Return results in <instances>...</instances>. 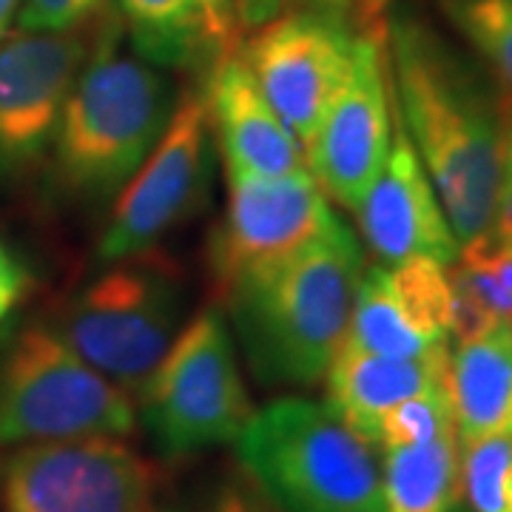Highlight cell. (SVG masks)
Masks as SVG:
<instances>
[{
    "instance_id": "1",
    "label": "cell",
    "mask_w": 512,
    "mask_h": 512,
    "mask_svg": "<svg viewBox=\"0 0 512 512\" xmlns=\"http://www.w3.org/2000/svg\"><path fill=\"white\" fill-rule=\"evenodd\" d=\"M390 97L458 245L495 225L507 106L504 97L424 20L384 23Z\"/></svg>"
},
{
    "instance_id": "2",
    "label": "cell",
    "mask_w": 512,
    "mask_h": 512,
    "mask_svg": "<svg viewBox=\"0 0 512 512\" xmlns=\"http://www.w3.org/2000/svg\"><path fill=\"white\" fill-rule=\"evenodd\" d=\"M362 274V248L336 220L299 254L228 288L239 345L259 382L308 387L328 373L348 342Z\"/></svg>"
},
{
    "instance_id": "3",
    "label": "cell",
    "mask_w": 512,
    "mask_h": 512,
    "mask_svg": "<svg viewBox=\"0 0 512 512\" xmlns=\"http://www.w3.org/2000/svg\"><path fill=\"white\" fill-rule=\"evenodd\" d=\"M123 23L100 29L55 131L60 183L77 197L109 200L123 191L174 117V86L157 66L120 49Z\"/></svg>"
},
{
    "instance_id": "4",
    "label": "cell",
    "mask_w": 512,
    "mask_h": 512,
    "mask_svg": "<svg viewBox=\"0 0 512 512\" xmlns=\"http://www.w3.org/2000/svg\"><path fill=\"white\" fill-rule=\"evenodd\" d=\"M237 456L285 512H387L379 447L328 404L279 399L239 433Z\"/></svg>"
},
{
    "instance_id": "5",
    "label": "cell",
    "mask_w": 512,
    "mask_h": 512,
    "mask_svg": "<svg viewBox=\"0 0 512 512\" xmlns=\"http://www.w3.org/2000/svg\"><path fill=\"white\" fill-rule=\"evenodd\" d=\"M134 430L126 390L86 365L55 330L26 328L0 365V447L123 439Z\"/></svg>"
},
{
    "instance_id": "6",
    "label": "cell",
    "mask_w": 512,
    "mask_h": 512,
    "mask_svg": "<svg viewBox=\"0 0 512 512\" xmlns=\"http://www.w3.org/2000/svg\"><path fill=\"white\" fill-rule=\"evenodd\" d=\"M180 316L177 279L126 259L74 296L55 333L120 390L143 393L177 339Z\"/></svg>"
},
{
    "instance_id": "7",
    "label": "cell",
    "mask_w": 512,
    "mask_h": 512,
    "mask_svg": "<svg viewBox=\"0 0 512 512\" xmlns=\"http://www.w3.org/2000/svg\"><path fill=\"white\" fill-rule=\"evenodd\" d=\"M143 421L165 456L237 441L254 416L220 311H202L174 339L140 393Z\"/></svg>"
},
{
    "instance_id": "8",
    "label": "cell",
    "mask_w": 512,
    "mask_h": 512,
    "mask_svg": "<svg viewBox=\"0 0 512 512\" xmlns=\"http://www.w3.org/2000/svg\"><path fill=\"white\" fill-rule=\"evenodd\" d=\"M362 23H353L342 12L322 9L288 12L256 26L239 52L259 92L302 143L305 154L348 74Z\"/></svg>"
},
{
    "instance_id": "9",
    "label": "cell",
    "mask_w": 512,
    "mask_h": 512,
    "mask_svg": "<svg viewBox=\"0 0 512 512\" xmlns=\"http://www.w3.org/2000/svg\"><path fill=\"white\" fill-rule=\"evenodd\" d=\"M0 512H154V470L111 436L20 447Z\"/></svg>"
},
{
    "instance_id": "10",
    "label": "cell",
    "mask_w": 512,
    "mask_h": 512,
    "mask_svg": "<svg viewBox=\"0 0 512 512\" xmlns=\"http://www.w3.org/2000/svg\"><path fill=\"white\" fill-rule=\"evenodd\" d=\"M211 171V111L208 92L185 94L160 143L120 191L97 256L126 262L188 220L205 197Z\"/></svg>"
},
{
    "instance_id": "11",
    "label": "cell",
    "mask_w": 512,
    "mask_h": 512,
    "mask_svg": "<svg viewBox=\"0 0 512 512\" xmlns=\"http://www.w3.org/2000/svg\"><path fill=\"white\" fill-rule=\"evenodd\" d=\"M390 126L384 26L379 18H370L356 35L348 74L308 148V168L322 194L353 211L387 160L393 140Z\"/></svg>"
},
{
    "instance_id": "12",
    "label": "cell",
    "mask_w": 512,
    "mask_h": 512,
    "mask_svg": "<svg viewBox=\"0 0 512 512\" xmlns=\"http://www.w3.org/2000/svg\"><path fill=\"white\" fill-rule=\"evenodd\" d=\"M336 220L313 174L228 177V208L211 242V265L231 288L242 276L299 254Z\"/></svg>"
},
{
    "instance_id": "13",
    "label": "cell",
    "mask_w": 512,
    "mask_h": 512,
    "mask_svg": "<svg viewBox=\"0 0 512 512\" xmlns=\"http://www.w3.org/2000/svg\"><path fill=\"white\" fill-rule=\"evenodd\" d=\"M86 57V37L77 32L18 29L0 40V180L35 165L55 140Z\"/></svg>"
},
{
    "instance_id": "14",
    "label": "cell",
    "mask_w": 512,
    "mask_h": 512,
    "mask_svg": "<svg viewBox=\"0 0 512 512\" xmlns=\"http://www.w3.org/2000/svg\"><path fill=\"white\" fill-rule=\"evenodd\" d=\"M393 140L379 177L359 200L356 222L359 231L387 268L410 259H433L453 265L458 239L441 208L439 194L430 183L416 148L393 109Z\"/></svg>"
},
{
    "instance_id": "15",
    "label": "cell",
    "mask_w": 512,
    "mask_h": 512,
    "mask_svg": "<svg viewBox=\"0 0 512 512\" xmlns=\"http://www.w3.org/2000/svg\"><path fill=\"white\" fill-rule=\"evenodd\" d=\"M205 92L228 177L285 180L311 174L305 148L259 92L239 52L214 63Z\"/></svg>"
},
{
    "instance_id": "16",
    "label": "cell",
    "mask_w": 512,
    "mask_h": 512,
    "mask_svg": "<svg viewBox=\"0 0 512 512\" xmlns=\"http://www.w3.org/2000/svg\"><path fill=\"white\" fill-rule=\"evenodd\" d=\"M450 345L416 359H393L342 345L328 367V407L359 436L376 444L382 419L407 399L447 384Z\"/></svg>"
},
{
    "instance_id": "17",
    "label": "cell",
    "mask_w": 512,
    "mask_h": 512,
    "mask_svg": "<svg viewBox=\"0 0 512 512\" xmlns=\"http://www.w3.org/2000/svg\"><path fill=\"white\" fill-rule=\"evenodd\" d=\"M447 390L458 444L512 436V325H495L450 350Z\"/></svg>"
},
{
    "instance_id": "18",
    "label": "cell",
    "mask_w": 512,
    "mask_h": 512,
    "mask_svg": "<svg viewBox=\"0 0 512 512\" xmlns=\"http://www.w3.org/2000/svg\"><path fill=\"white\" fill-rule=\"evenodd\" d=\"M453 288L450 336L476 339L495 325H512V239L490 228L461 242L453 265H447Z\"/></svg>"
},
{
    "instance_id": "19",
    "label": "cell",
    "mask_w": 512,
    "mask_h": 512,
    "mask_svg": "<svg viewBox=\"0 0 512 512\" xmlns=\"http://www.w3.org/2000/svg\"><path fill=\"white\" fill-rule=\"evenodd\" d=\"M382 490L387 512L453 510L461 495L458 433L410 447H384Z\"/></svg>"
},
{
    "instance_id": "20",
    "label": "cell",
    "mask_w": 512,
    "mask_h": 512,
    "mask_svg": "<svg viewBox=\"0 0 512 512\" xmlns=\"http://www.w3.org/2000/svg\"><path fill=\"white\" fill-rule=\"evenodd\" d=\"M120 23L137 57L157 69H188L217 57L194 0H120Z\"/></svg>"
},
{
    "instance_id": "21",
    "label": "cell",
    "mask_w": 512,
    "mask_h": 512,
    "mask_svg": "<svg viewBox=\"0 0 512 512\" xmlns=\"http://www.w3.org/2000/svg\"><path fill=\"white\" fill-rule=\"evenodd\" d=\"M348 345L393 359H416L447 342L430 339L404 311L399 296L390 288L387 268L376 265L362 274L353 316H350Z\"/></svg>"
},
{
    "instance_id": "22",
    "label": "cell",
    "mask_w": 512,
    "mask_h": 512,
    "mask_svg": "<svg viewBox=\"0 0 512 512\" xmlns=\"http://www.w3.org/2000/svg\"><path fill=\"white\" fill-rule=\"evenodd\" d=\"M441 9L512 100V0H441Z\"/></svg>"
},
{
    "instance_id": "23",
    "label": "cell",
    "mask_w": 512,
    "mask_h": 512,
    "mask_svg": "<svg viewBox=\"0 0 512 512\" xmlns=\"http://www.w3.org/2000/svg\"><path fill=\"white\" fill-rule=\"evenodd\" d=\"M461 495L470 512H512V436L461 444Z\"/></svg>"
},
{
    "instance_id": "24",
    "label": "cell",
    "mask_w": 512,
    "mask_h": 512,
    "mask_svg": "<svg viewBox=\"0 0 512 512\" xmlns=\"http://www.w3.org/2000/svg\"><path fill=\"white\" fill-rule=\"evenodd\" d=\"M456 433V416L447 384H436L419 396L393 407L379 424L376 447H410Z\"/></svg>"
},
{
    "instance_id": "25",
    "label": "cell",
    "mask_w": 512,
    "mask_h": 512,
    "mask_svg": "<svg viewBox=\"0 0 512 512\" xmlns=\"http://www.w3.org/2000/svg\"><path fill=\"white\" fill-rule=\"evenodd\" d=\"M302 9H322L342 15L359 12L362 18H370L382 12V0H237L239 29H256L279 15L302 12Z\"/></svg>"
},
{
    "instance_id": "26",
    "label": "cell",
    "mask_w": 512,
    "mask_h": 512,
    "mask_svg": "<svg viewBox=\"0 0 512 512\" xmlns=\"http://www.w3.org/2000/svg\"><path fill=\"white\" fill-rule=\"evenodd\" d=\"M103 0H23L20 32H74L100 12Z\"/></svg>"
},
{
    "instance_id": "27",
    "label": "cell",
    "mask_w": 512,
    "mask_h": 512,
    "mask_svg": "<svg viewBox=\"0 0 512 512\" xmlns=\"http://www.w3.org/2000/svg\"><path fill=\"white\" fill-rule=\"evenodd\" d=\"M200 9L202 29L208 37V46L217 60L234 52V40L239 32L237 0H194Z\"/></svg>"
},
{
    "instance_id": "28",
    "label": "cell",
    "mask_w": 512,
    "mask_h": 512,
    "mask_svg": "<svg viewBox=\"0 0 512 512\" xmlns=\"http://www.w3.org/2000/svg\"><path fill=\"white\" fill-rule=\"evenodd\" d=\"M493 228L512 239V106L507 109V128H504V157H501V183H498Z\"/></svg>"
},
{
    "instance_id": "29",
    "label": "cell",
    "mask_w": 512,
    "mask_h": 512,
    "mask_svg": "<svg viewBox=\"0 0 512 512\" xmlns=\"http://www.w3.org/2000/svg\"><path fill=\"white\" fill-rule=\"evenodd\" d=\"M26 285H29V274H26L23 262L9 251V245L0 242V322L18 305Z\"/></svg>"
},
{
    "instance_id": "30",
    "label": "cell",
    "mask_w": 512,
    "mask_h": 512,
    "mask_svg": "<svg viewBox=\"0 0 512 512\" xmlns=\"http://www.w3.org/2000/svg\"><path fill=\"white\" fill-rule=\"evenodd\" d=\"M18 9H20V0H0V40H3L6 32H9V23H12V18H18Z\"/></svg>"
},
{
    "instance_id": "31",
    "label": "cell",
    "mask_w": 512,
    "mask_h": 512,
    "mask_svg": "<svg viewBox=\"0 0 512 512\" xmlns=\"http://www.w3.org/2000/svg\"><path fill=\"white\" fill-rule=\"evenodd\" d=\"M211 512H242V507H239L237 501H222L220 507H217V510H211Z\"/></svg>"
},
{
    "instance_id": "32",
    "label": "cell",
    "mask_w": 512,
    "mask_h": 512,
    "mask_svg": "<svg viewBox=\"0 0 512 512\" xmlns=\"http://www.w3.org/2000/svg\"><path fill=\"white\" fill-rule=\"evenodd\" d=\"M450 512H470V510H458V504H456V507H453V510H450Z\"/></svg>"
}]
</instances>
